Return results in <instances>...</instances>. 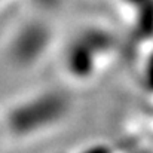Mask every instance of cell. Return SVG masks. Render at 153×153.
<instances>
[{"label": "cell", "instance_id": "obj_1", "mask_svg": "<svg viewBox=\"0 0 153 153\" xmlns=\"http://www.w3.org/2000/svg\"><path fill=\"white\" fill-rule=\"evenodd\" d=\"M92 42L80 39L68 46L65 55V64L68 71L80 79L89 77L95 71V52L92 49Z\"/></svg>", "mask_w": 153, "mask_h": 153}, {"label": "cell", "instance_id": "obj_2", "mask_svg": "<svg viewBox=\"0 0 153 153\" xmlns=\"http://www.w3.org/2000/svg\"><path fill=\"white\" fill-rule=\"evenodd\" d=\"M122 1L129 6H141V4H146L149 0H122Z\"/></svg>", "mask_w": 153, "mask_h": 153}]
</instances>
